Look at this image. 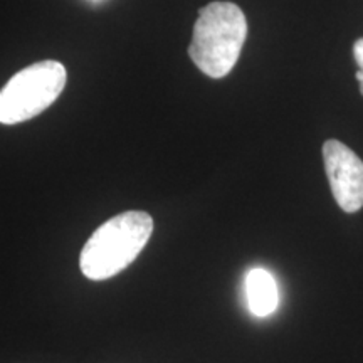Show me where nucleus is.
<instances>
[{"instance_id":"1","label":"nucleus","mask_w":363,"mask_h":363,"mask_svg":"<svg viewBox=\"0 0 363 363\" xmlns=\"http://www.w3.org/2000/svg\"><path fill=\"white\" fill-rule=\"evenodd\" d=\"M153 233L152 216L130 211L111 217L86 240L79 256L81 272L91 281H104L126 269L143 251Z\"/></svg>"},{"instance_id":"2","label":"nucleus","mask_w":363,"mask_h":363,"mask_svg":"<svg viewBox=\"0 0 363 363\" xmlns=\"http://www.w3.org/2000/svg\"><path fill=\"white\" fill-rule=\"evenodd\" d=\"M246 35V16L235 4L211 2L195 21L189 56L208 78H224L238 62Z\"/></svg>"},{"instance_id":"3","label":"nucleus","mask_w":363,"mask_h":363,"mask_svg":"<svg viewBox=\"0 0 363 363\" xmlns=\"http://www.w3.org/2000/svg\"><path fill=\"white\" fill-rule=\"evenodd\" d=\"M66 67L57 61L27 66L0 91V123L16 125L38 116L59 98L66 86Z\"/></svg>"},{"instance_id":"4","label":"nucleus","mask_w":363,"mask_h":363,"mask_svg":"<svg viewBox=\"0 0 363 363\" xmlns=\"http://www.w3.org/2000/svg\"><path fill=\"white\" fill-rule=\"evenodd\" d=\"M323 160L335 201L342 211L355 214L363 207V162L338 140L325 142Z\"/></svg>"},{"instance_id":"5","label":"nucleus","mask_w":363,"mask_h":363,"mask_svg":"<svg viewBox=\"0 0 363 363\" xmlns=\"http://www.w3.org/2000/svg\"><path fill=\"white\" fill-rule=\"evenodd\" d=\"M246 294L252 315L264 318L276 311L279 305V289L269 271L254 267L247 272Z\"/></svg>"},{"instance_id":"6","label":"nucleus","mask_w":363,"mask_h":363,"mask_svg":"<svg viewBox=\"0 0 363 363\" xmlns=\"http://www.w3.org/2000/svg\"><path fill=\"white\" fill-rule=\"evenodd\" d=\"M353 56H355V62L358 66L357 79L360 84V93L363 94V38L358 39L355 45H353Z\"/></svg>"}]
</instances>
